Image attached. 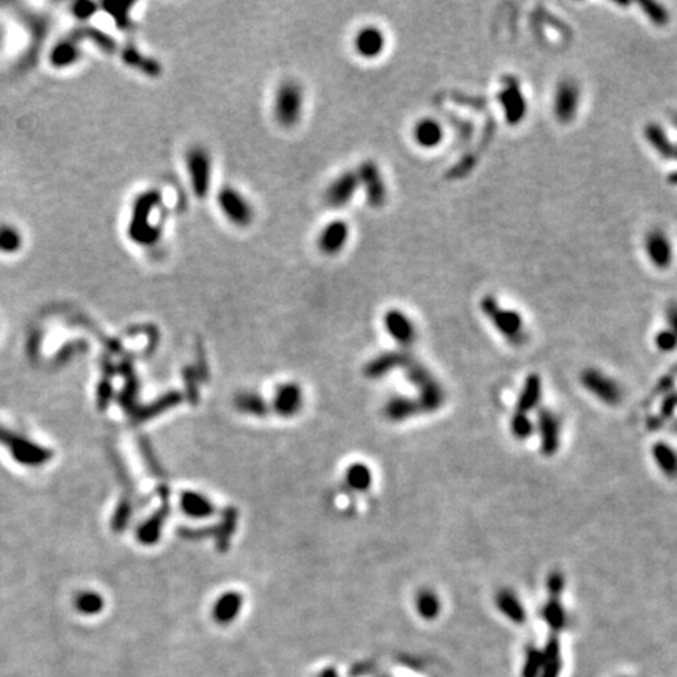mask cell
<instances>
[{"label": "cell", "mask_w": 677, "mask_h": 677, "mask_svg": "<svg viewBox=\"0 0 677 677\" xmlns=\"http://www.w3.org/2000/svg\"><path fill=\"white\" fill-rule=\"evenodd\" d=\"M181 508L187 518L207 519L215 513V505L206 494L198 491H186L181 496Z\"/></svg>", "instance_id": "cell-17"}, {"label": "cell", "mask_w": 677, "mask_h": 677, "mask_svg": "<svg viewBox=\"0 0 677 677\" xmlns=\"http://www.w3.org/2000/svg\"><path fill=\"white\" fill-rule=\"evenodd\" d=\"M218 207L225 217L237 227H246L254 220V207L238 190L229 186L223 187L217 196Z\"/></svg>", "instance_id": "cell-6"}, {"label": "cell", "mask_w": 677, "mask_h": 677, "mask_svg": "<svg viewBox=\"0 0 677 677\" xmlns=\"http://www.w3.org/2000/svg\"><path fill=\"white\" fill-rule=\"evenodd\" d=\"M580 383L585 387V391L604 405L614 406L623 400V389H621L618 381L601 372L599 368L583 370L580 375Z\"/></svg>", "instance_id": "cell-5"}, {"label": "cell", "mask_w": 677, "mask_h": 677, "mask_svg": "<svg viewBox=\"0 0 677 677\" xmlns=\"http://www.w3.org/2000/svg\"><path fill=\"white\" fill-rule=\"evenodd\" d=\"M644 133H646V138L649 141V145L654 147L662 157L664 158L676 157V147L668 140L667 133L663 132V129L660 126L655 124V122H649L644 129Z\"/></svg>", "instance_id": "cell-25"}, {"label": "cell", "mask_w": 677, "mask_h": 677, "mask_svg": "<svg viewBox=\"0 0 677 677\" xmlns=\"http://www.w3.org/2000/svg\"><path fill=\"white\" fill-rule=\"evenodd\" d=\"M383 325L387 334H389L398 345L409 347L416 342L417 331L412 320L400 309H389L384 313Z\"/></svg>", "instance_id": "cell-11"}, {"label": "cell", "mask_w": 677, "mask_h": 677, "mask_svg": "<svg viewBox=\"0 0 677 677\" xmlns=\"http://www.w3.org/2000/svg\"><path fill=\"white\" fill-rule=\"evenodd\" d=\"M541 395H543V381L537 373L528 375L522 386V391L516 403V412L528 414L532 409H535L539 403Z\"/></svg>", "instance_id": "cell-19"}, {"label": "cell", "mask_w": 677, "mask_h": 677, "mask_svg": "<svg viewBox=\"0 0 677 677\" xmlns=\"http://www.w3.org/2000/svg\"><path fill=\"white\" fill-rule=\"evenodd\" d=\"M578 87L572 80H563L558 83L555 102H553V113L560 122H569L574 120L578 108Z\"/></svg>", "instance_id": "cell-13"}, {"label": "cell", "mask_w": 677, "mask_h": 677, "mask_svg": "<svg viewBox=\"0 0 677 677\" xmlns=\"http://www.w3.org/2000/svg\"><path fill=\"white\" fill-rule=\"evenodd\" d=\"M652 459L664 477L677 478V450L667 442H655L651 448Z\"/></svg>", "instance_id": "cell-22"}, {"label": "cell", "mask_w": 677, "mask_h": 677, "mask_svg": "<svg viewBox=\"0 0 677 677\" xmlns=\"http://www.w3.org/2000/svg\"><path fill=\"white\" fill-rule=\"evenodd\" d=\"M242 607H243L242 594L236 593V591H227V593L221 594L220 598L215 601L212 614L217 623L229 624L238 617V613L242 612Z\"/></svg>", "instance_id": "cell-18"}, {"label": "cell", "mask_w": 677, "mask_h": 677, "mask_svg": "<svg viewBox=\"0 0 677 677\" xmlns=\"http://www.w3.org/2000/svg\"><path fill=\"white\" fill-rule=\"evenodd\" d=\"M17 245V237L11 231H0V246L5 250H11Z\"/></svg>", "instance_id": "cell-33"}, {"label": "cell", "mask_w": 677, "mask_h": 677, "mask_svg": "<svg viewBox=\"0 0 677 677\" xmlns=\"http://www.w3.org/2000/svg\"><path fill=\"white\" fill-rule=\"evenodd\" d=\"M350 227L343 220H332L318 234V250L326 256H336L341 252L348 242Z\"/></svg>", "instance_id": "cell-12"}, {"label": "cell", "mask_w": 677, "mask_h": 677, "mask_svg": "<svg viewBox=\"0 0 677 677\" xmlns=\"http://www.w3.org/2000/svg\"><path fill=\"white\" fill-rule=\"evenodd\" d=\"M304 406V391L297 383H284L276 387L273 395V409L281 417H293Z\"/></svg>", "instance_id": "cell-10"}, {"label": "cell", "mask_w": 677, "mask_h": 677, "mask_svg": "<svg viewBox=\"0 0 677 677\" xmlns=\"http://www.w3.org/2000/svg\"><path fill=\"white\" fill-rule=\"evenodd\" d=\"M669 325H671V331L674 332V334L677 336V307H674V309H671L669 311Z\"/></svg>", "instance_id": "cell-34"}, {"label": "cell", "mask_w": 677, "mask_h": 677, "mask_svg": "<svg viewBox=\"0 0 677 677\" xmlns=\"http://www.w3.org/2000/svg\"><path fill=\"white\" fill-rule=\"evenodd\" d=\"M482 311L496 326V329L507 337L509 342L519 343L524 341V323H522V318L518 312L503 309L491 295H486L482 300Z\"/></svg>", "instance_id": "cell-3"}, {"label": "cell", "mask_w": 677, "mask_h": 677, "mask_svg": "<svg viewBox=\"0 0 677 677\" xmlns=\"http://www.w3.org/2000/svg\"><path fill=\"white\" fill-rule=\"evenodd\" d=\"M655 345L662 352H673L677 347V336L671 329H663L655 336Z\"/></svg>", "instance_id": "cell-30"}, {"label": "cell", "mask_w": 677, "mask_h": 677, "mask_svg": "<svg viewBox=\"0 0 677 677\" xmlns=\"http://www.w3.org/2000/svg\"><path fill=\"white\" fill-rule=\"evenodd\" d=\"M304 106V91L297 80H284L275 95V120L284 127H293L301 118Z\"/></svg>", "instance_id": "cell-1"}, {"label": "cell", "mask_w": 677, "mask_h": 677, "mask_svg": "<svg viewBox=\"0 0 677 677\" xmlns=\"http://www.w3.org/2000/svg\"><path fill=\"white\" fill-rule=\"evenodd\" d=\"M538 434L541 452L547 457L555 455L560 447V422L550 409H541L538 414Z\"/></svg>", "instance_id": "cell-15"}, {"label": "cell", "mask_w": 677, "mask_h": 677, "mask_svg": "<svg viewBox=\"0 0 677 677\" xmlns=\"http://www.w3.org/2000/svg\"><path fill=\"white\" fill-rule=\"evenodd\" d=\"M441 608V598L432 588H422L416 594V610L421 618L433 621L439 617Z\"/></svg>", "instance_id": "cell-23"}, {"label": "cell", "mask_w": 677, "mask_h": 677, "mask_svg": "<svg viewBox=\"0 0 677 677\" xmlns=\"http://www.w3.org/2000/svg\"><path fill=\"white\" fill-rule=\"evenodd\" d=\"M642 8L644 10V13L648 15L649 19L652 22H655L657 26H663V24L668 22V11L664 10L660 3L655 2H642Z\"/></svg>", "instance_id": "cell-29"}, {"label": "cell", "mask_w": 677, "mask_h": 677, "mask_svg": "<svg viewBox=\"0 0 677 677\" xmlns=\"http://www.w3.org/2000/svg\"><path fill=\"white\" fill-rule=\"evenodd\" d=\"M543 618L552 629H563L566 624V612L558 599H550L543 608Z\"/></svg>", "instance_id": "cell-27"}, {"label": "cell", "mask_w": 677, "mask_h": 677, "mask_svg": "<svg viewBox=\"0 0 677 677\" xmlns=\"http://www.w3.org/2000/svg\"><path fill=\"white\" fill-rule=\"evenodd\" d=\"M356 176H358L359 187L366 192L368 206L375 209L383 207L387 199V192L380 166L373 160H364L356 170Z\"/></svg>", "instance_id": "cell-7"}, {"label": "cell", "mask_w": 677, "mask_h": 677, "mask_svg": "<svg viewBox=\"0 0 677 677\" xmlns=\"http://www.w3.org/2000/svg\"><path fill=\"white\" fill-rule=\"evenodd\" d=\"M541 663H544V654L543 652H539V651H532L530 654H528V658H527V664H525V676L527 677H533L535 674L538 673L539 668L543 667Z\"/></svg>", "instance_id": "cell-32"}, {"label": "cell", "mask_w": 677, "mask_h": 677, "mask_svg": "<svg viewBox=\"0 0 677 677\" xmlns=\"http://www.w3.org/2000/svg\"><path fill=\"white\" fill-rule=\"evenodd\" d=\"M359 188L356 171H343L325 190V204L331 209H342L348 206Z\"/></svg>", "instance_id": "cell-9"}, {"label": "cell", "mask_w": 677, "mask_h": 677, "mask_svg": "<svg viewBox=\"0 0 677 677\" xmlns=\"http://www.w3.org/2000/svg\"><path fill=\"white\" fill-rule=\"evenodd\" d=\"M676 157H677V149H676Z\"/></svg>", "instance_id": "cell-36"}, {"label": "cell", "mask_w": 677, "mask_h": 677, "mask_svg": "<svg viewBox=\"0 0 677 677\" xmlns=\"http://www.w3.org/2000/svg\"><path fill=\"white\" fill-rule=\"evenodd\" d=\"M509 430H512V434L516 439L525 441L535 433V423L528 417V414L516 412V414H513L512 421H509Z\"/></svg>", "instance_id": "cell-26"}, {"label": "cell", "mask_w": 677, "mask_h": 677, "mask_svg": "<svg viewBox=\"0 0 677 677\" xmlns=\"http://www.w3.org/2000/svg\"><path fill=\"white\" fill-rule=\"evenodd\" d=\"M646 254L657 268H668L673 261V246L668 236L660 229L649 231L646 236Z\"/></svg>", "instance_id": "cell-16"}, {"label": "cell", "mask_w": 677, "mask_h": 677, "mask_svg": "<svg viewBox=\"0 0 677 677\" xmlns=\"http://www.w3.org/2000/svg\"><path fill=\"white\" fill-rule=\"evenodd\" d=\"M498 102L503 107L505 120H507L508 124L516 126L524 120L527 112V102L524 99V95H522L518 79H503L502 88L498 91Z\"/></svg>", "instance_id": "cell-8"}, {"label": "cell", "mask_w": 677, "mask_h": 677, "mask_svg": "<svg viewBox=\"0 0 677 677\" xmlns=\"http://www.w3.org/2000/svg\"><path fill=\"white\" fill-rule=\"evenodd\" d=\"M104 601L101 596H97L96 593H83L79 596L77 599V608L82 613L87 614H95L99 610H102Z\"/></svg>", "instance_id": "cell-28"}, {"label": "cell", "mask_w": 677, "mask_h": 677, "mask_svg": "<svg viewBox=\"0 0 677 677\" xmlns=\"http://www.w3.org/2000/svg\"><path fill=\"white\" fill-rule=\"evenodd\" d=\"M186 165L196 198L204 199L211 188L212 160L206 147L192 146L186 154Z\"/></svg>", "instance_id": "cell-4"}, {"label": "cell", "mask_w": 677, "mask_h": 677, "mask_svg": "<svg viewBox=\"0 0 677 677\" xmlns=\"http://www.w3.org/2000/svg\"><path fill=\"white\" fill-rule=\"evenodd\" d=\"M323 677H336V676H334V674H332V673H328V674H325Z\"/></svg>", "instance_id": "cell-35"}, {"label": "cell", "mask_w": 677, "mask_h": 677, "mask_svg": "<svg viewBox=\"0 0 677 677\" xmlns=\"http://www.w3.org/2000/svg\"><path fill=\"white\" fill-rule=\"evenodd\" d=\"M345 482L353 491L366 492L373 483V473L366 463H353L347 467Z\"/></svg>", "instance_id": "cell-24"}, {"label": "cell", "mask_w": 677, "mask_h": 677, "mask_svg": "<svg viewBox=\"0 0 677 677\" xmlns=\"http://www.w3.org/2000/svg\"><path fill=\"white\" fill-rule=\"evenodd\" d=\"M566 580L562 572L553 571L547 577V589H549V594L552 596V599H558V596L564 589Z\"/></svg>", "instance_id": "cell-31"}, {"label": "cell", "mask_w": 677, "mask_h": 677, "mask_svg": "<svg viewBox=\"0 0 677 677\" xmlns=\"http://www.w3.org/2000/svg\"><path fill=\"white\" fill-rule=\"evenodd\" d=\"M160 193L156 190L146 192L140 196L133 207V218L131 223V237L141 245L156 243L160 236V229L149 225V215L158 206Z\"/></svg>", "instance_id": "cell-2"}, {"label": "cell", "mask_w": 677, "mask_h": 677, "mask_svg": "<svg viewBox=\"0 0 677 677\" xmlns=\"http://www.w3.org/2000/svg\"><path fill=\"white\" fill-rule=\"evenodd\" d=\"M386 47L384 32L377 26H367L358 30L354 36V49L359 57L373 60L383 54Z\"/></svg>", "instance_id": "cell-14"}, {"label": "cell", "mask_w": 677, "mask_h": 677, "mask_svg": "<svg viewBox=\"0 0 677 677\" xmlns=\"http://www.w3.org/2000/svg\"><path fill=\"white\" fill-rule=\"evenodd\" d=\"M412 135H414V140L418 146L432 149V147L441 145L444 132H442V127L436 120L422 118L421 121H417Z\"/></svg>", "instance_id": "cell-21"}, {"label": "cell", "mask_w": 677, "mask_h": 677, "mask_svg": "<svg viewBox=\"0 0 677 677\" xmlns=\"http://www.w3.org/2000/svg\"><path fill=\"white\" fill-rule=\"evenodd\" d=\"M496 607L505 618L513 621V623L521 624L525 621L524 605L521 604L518 596L509 588L498 589V593L496 594Z\"/></svg>", "instance_id": "cell-20"}]
</instances>
